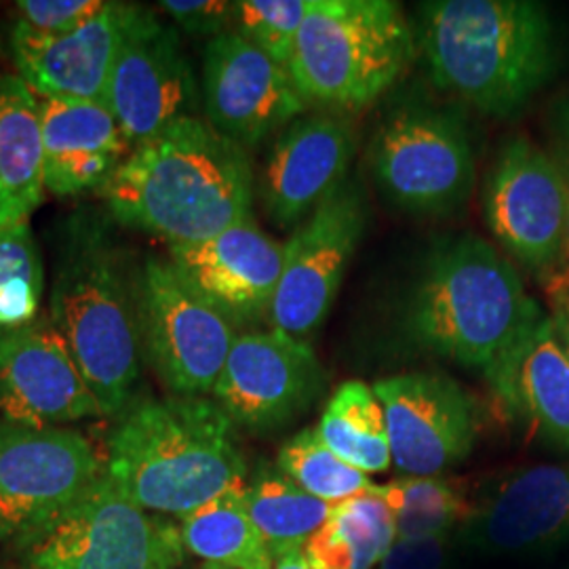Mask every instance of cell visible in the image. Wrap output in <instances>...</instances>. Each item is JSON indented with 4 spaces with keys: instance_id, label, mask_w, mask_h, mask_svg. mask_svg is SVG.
Here are the masks:
<instances>
[{
    "instance_id": "6da1fadb",
    "label": "cell",
    "mask_w": 569,
    "mask_h": 569,
    "mask_svg": "<svg viewBox=\"0 0 569 569\" xmlns=\"http://www.w3.org/2000/svg\"><path fill=\"white\" fill-rule=\"evenodd\" d=\"M253 194L247 150L201 117L173 122L136 146L102 190L119 224L169 247L201 243L253 218Z\"/></svg>"
},
{
    "instance_id": "7a4b0ae2",
    "label": "cell",
    "mask_w": 569,
    "mask_h": 569,
    "mask_svg": "<svg viewBox=\"0 0 569 569\" xmlns=\"http://www.w3.org/2000/svg\"><path fill=\"white\" fill-rule=\"evenodd\" d=\"M420 42L435 84L496 119L521 112L559 63L555 21L533 0L425 2Z\"/></svg>"
},
{
    "instance_id": "3957f363",
    "label": "cell",
    "mask_w": 569,
    "mask_h": 569,
    "mask_svg": "<svg viewBox=\"0 0 569 569\" xmlns=\"http://www.w3.org/2000/svg\"><path fill=\"white\" fill-rule=\"evenodd\" d=\"M106 470L143 510L182 519L247 483L237 427L213 399L133 401L108 437Z\"/></svg>"
},
{
    "instance_id": "277c9868",
    "label": "cell",
    "mask_w": 569,
    "mask_h": 569,
    "mask_svg": "<svg viewBox=\"0 0 569 569\" xmlns=\"http://www.w3.org/2000/svg\"><path fill=\"white\" fill-rule=\"evenodd\" d=\"M49 319L103 416H121L142 378L140 272L106 226H68L51 287Z\"/></svg>"
},
{
    "instance_id": "5b68a950",
    "label": "cell",
    "mask_w": 569,
    "mask_h": 569,
    "mask_svg": "<svg viewBox=\"0 0 569 569\" xmlns=\"http://www.w3.org/2000/svg\"><path fill=\"white\" fill-rule=\"evenodd\" d=\"M406 317L422 348L488 376L545 312L517 268L486 239L467 234L432 251Z\"/></svg>"
},
{
    "instance_id": "8992f818",
    "label": "cell",
    "mask_w": 569,
    "mask_h": 569,
    "mask_svg": "<svg viewBox=\"0 0 569 569\" xmlns=\"http://www.w3.org/2000/svg\"><path fill=\"white\" fill-rule=\"evenodd\" d=\"M413 53L392 0H310L287 66L306 103L363 108L399 81Z\"/></svg>"
},
{
    "instance_id": "52a82bcc",
    "label": "cell",
    "mask_w": 569,
    "mask_h": 569,
    "mask_svg": "<svg viewBox=\"0 0 569 569\" xmlns=\"http://www.w3.org/2000/svg\"><path fill=\"white\" fill-rule=\"evenodd\" d=\"M11 547L20 569H178L186 557L180 523L138 507L108 470Z\"/></svg>"
},
{
    "instance_id": "ba28073f",
    "label": "cell",
    "mask_w": 569,
    "mask_h": 569,
    "mask_svg": "<svg viewBox=\"0 0 569 569\" xmlns=\"http://www.w3.org/2000/svg\"><path fill=\"white\" fill-rule=\"evenodd\" d=\"M239 338L237 323L211 305L164 258L140 270L143 363L173 397H207Z\"/></svg>"
},
{
    "instance_id": "9c48e42d",
    "label": "cell",
    "mask_w": 569,
    "mask_h": 569,
    "mask_svg": "<svg viewBox=\"0 0 569 569\" xmlns=\"http://www.w3.org/2000/svg\"><path fill=\"white\" fill-rule=\"evenodd\" d=\"M371 167L390 201L411 213H448L468 199L475 157L467 124L435 106H406L380 127Z\"/></svg>"
},
{
    "instance_id": "30bf717a",
    "label": "cell",
    "mask_w": 569,
    "mask_h": 569,
    "mask_svg": "<svg viewBox=\"0 0 569 569\" xmlns=\"http://www.w3.org/2000/svg\"><path fill=\"white\" fill-rule=\"evenodd\" d=\"M106 470L79 430L0 420V542H18L70 507Z\"/></svg>"
},
{
    "instance_id": "8fae6325",
    "label": "cell",
    "mask_w": 569,
    "mask_h": 569,
    "mask_svg": "<svg viewBox=\"0 0 569 569\" xmlns=\"http://www.w3.org/2000/svg\"><path fill=\"white\" fill-rule=\"evenodd\" d=\"M366 199L346 178L284 243L283 272L268 310L272 329L308 340L323 326L366 230Z\"/></svg>"
},
{
    "instance_id": "7c38bea8",
    "label": "cell",
    "mask_w": 569,
    "mask_h": 569,
    "mask_svg": "<svg viewBox=\"0 0 569 569\" xmlns=\"http://www.w3.org/2000/svg\"><path fill=\"white\" fill-rule=\"evenodd\" d=\"M483 207L491 234L531 272L559 268L569 218L563 167L526 136L500 148L489 169Z\"/></svg>"
},
{
    "instance_id": "4fadbf2b",
    "label": "cell",
    "mask_w": 569,
    "mask_h": 569,
    "mask_svg": "<svg viewBox=\"0 0 569 569\" xmlns=\"http://www.w3.org/2000/svg\"><path fill=\"white\" fill-rule=\"evenodd\" d=\"M326 388V371L308 345L283 331L239 333L211 392L237 428L277 432L306 413Z\"/></svg>"
},
{
    "instance_id": "5bb4252c",
    "label": "cell",
    "mask_w": 569,
    "mask_h": 569,
    "mask_svg": "<svg viewBox=\"0 0 569 569\" xmlns=\"http://www.w3.org/2000/svg\"><path fill=\"white\" fill-rule=\"evenodd\" d=\"M373 392L387 416L392 467L406 477H439L475 448L479 411L449 376L399 373L376 382Z\"/></svg>"
},
{
    "instance_id": "9a60e30c",
    "label": "cell",
    "mask_w": 569,
    "mask_h": 569,
    "mask_svg": "<svg viewBox=\"0 0 569 569\" xmlns=\"http://www.w3.org/2000/svg\"><path fill=\"white\" fill-rule=\"evenodd\" d=\"M201 100L204 121L244 150L305 114L289 70L237 32L204 44Z\"/></svg>"
},
{
    "instance_id": "2e32d148",
    "label": "cell",
    "mask_w": 569,
    "mask_h": 569,
    "mask_svg": "<svg viewBox=\"0 0 569 569\" xmlns=\"http://www.w3.org/2000/svg\"><path fill=\"white\" fill-rule=\"evenodd\" d=\"M201 89L176 28L152 9L122 44L103 102L136 146L169 124L197 117Z\"/></svg>"
},
{
    "instance_id": "e0dca14e",
    "label": "cell",
    "mask_w": 569,
    "mask_h": 569,
    "mask_svg": "<svg viewBox=\"0 0 569 569\" xmlns=\"http://www.w3.org/2000/svg\"><path fill=\"white\" fill-rule=\"evenodd\" d=\"M456 533L468 550L486 557H531L568 545L569 465L498 475Z\"/></svg>"
},
{
    "instance_id": "ac0fdd59",
    "label": "cell",
    "mask_w": 569,
    "mask_h": 569,
    "mask_svg": "<svg viewBox=\"0 0 569 569\" xmlns=\"http://www.w3.org/2000/svg\"><path fill=\"white\" fill-rule=\"evenodd\" d=\"M148 13L138 2H103V9L77 30L42 34L18 21L11 53L18 77L37 98L103 100L122 44Z\"/></svg>"
},
{
    "instance_id": "d6986e66",
    "label": "cell",
    "mask_w": 569,
    "mask_h": 569,
    "mask_svg": "<svg viewBox=\"0 0 569 569\" xmlns=\"http://www.w3.org/2000/svg\"><path fill=\"white\" fill-rule=\"evenodd\" d=\"M103 416L49 317L0 338V420L66 427Z\"/></svg>"
},
{
    "instance_id": "ffe728a7",
    "label": "cell",
    "mask_w": 569,
    "mask_h": 569,
    "mask_svg": "<svg viewBox=\"0 0 569 569\" xmlns=\"http://www.w3.org/2000/svg\"><path fill=\"white\" fill-rule=\"evenodd\" d=\"M355 157L348 122L333 114H302L277 136L260 178L266 216L296 230L331 190L345 182Z\"/></svg>"
},
{
    "instance_id": "44dd1931",
    "label": "cell",
    "mask_w": 569,
    "mask_h": 569,
    "mask_svg": "<svg viewBox=\"0 0 569 569\" xmlns=\"http://www.w3.org/2000/svg\"><path fill=\"white\" fill-rule=\"evenodd\" d=\"M284 244L253 218L201 243L169 247V262L228 319L251 323L268 315L283 272Z\"/></svg>"
},
{
    "instance_id": "7402d4cb",
    "label": "cell",
    "mask_w": 569,
    "mask_h": 569,
    "mask_svg": "<svg viewBox=\"0 0 569 569\" xmlns=\"http://www.w3.org/2000/svg\"><path fill=\"white\" fill-rule=\"evenodd\" d=\"M44 188L70 199L100 190L133 152V143L103 100L39 98Z\"/></svg>"
},
{
    "instance_id": "603a6c76",
    "label": "cell",
    "mask_w": 569,
    "mask_h": 569,
    "mask_svg": "<svg viewBox=\"0 0 569 569\" xmlns=\"http://www.w3.org/2000/svg\"><path fill=\"white\" fill-rule=\"evenodd\" d=\"M489 385L521 409L555 446L569 451V355L550 315L488 373Z\"/></svg>"
},
{
    "instance_id": "cb8c5ba5",
    "label": "cell",
    "mask_w": 569,
    "mask_h": 569,
    "mask_svg": "<svg viewBox=\"0 0 569 569\" xmlns=\"http://www.w3.org/2000/svg\"><path fill=\"white\" fill-rule=\"evenodd\" d=\"M44 192L39 98L21 77L0 72V232L28 224Z\"/></svg>"
},
{
    "instance_id": "d4e9b609",
    "label": "cell",
    "mask_w": 569,
    "mask_h": 569,
    "mask_svg": "<svg viewBox=\"0 0 569 569\" xmlns=\"http://www.w3.org/2000/svg\"><path fill=\"white\" fill-rule=\"evenodd\" d=\"M244 486L228 489L180 519L183 549L204 569H274V559L247 509Z\"/></svg>"
},
{
    "instance_id": "484cf974",
    "label": "cell",
    "mask_w": 569,
    "mask_h": 569,
    "mask_svg": "<svg viewBox=\"0 0 569 569\" xmlns=\"http://www.w3.org/2000/svg\"><path fill=\"white\" fill-rule=\"evenodd\" d=\"M397 540L385 500L367 489L333 505L331 515L308 542L305 555L312 569H371L380 566Z\"/></svg>"
},
{
    "instance_id": "4316f807",
    "label": "cell",
    "mask_w": 569,
    "mask_h": 569,
    "mask_svg": "<svg viewBox=\"0 0 569 569\" xmlns=\"http://www.w3.org/2000/svg\"><path fill=\"white\" fill-rule=\"evenodd\" d=\"M244 500L274 561L302 552L333 509L270 467L258 468L247 481Z\"/></svg>"
},
{
    "instance_id": "83f0119b",
    "label": "cell",
    "mask_w": 569,
    "mask_h": 569,
    "mask_svg": "<svg viewBox=\"0 0 569 569\" xmlns=\"http://www.w3.org/2000/svg\"><path fill=\"white\" fill-rule=\"evenodd\" d=\"M315 432L338 458L366 475L392 467L385 409L373 388L361 380L333 392Z\"/></svg>"
},
{
    "instance_id": "f1b7e54d",
    "label": "cell",
    "mask_w": 569,
    "mask_h": 569,
    "mask_svg": "<svg viewBox=\"0 0 569 569\" xmlns=\"http://www.w3.org/2000/svg\"><path fill=\"white\" fill-rule=\"evenodd\" d=\"M369 489L385 500L397 538L456 531L472 512L467 493L441 477H401L387 486L371 483Z\"/></svg>"
},
{
    "instance_id": "f546056e",
    "label": "cell",
    "mask_w": 569,
    "mask_h": 569,
    "mask_svg": "<svg viewBox=\"0 0 569 569\" xmlns=\"http://www.w3.org/2000/svg\"><path fill=\"white\" fill-rule=\"evenodd\" d=\"M44 268L28 224L0 232V338L32 326L41 315Z\"/></svg>"
},
{
    "instance_id": "4dcf8cb0",
    "label": "cell",
    "mask_w": 569,
    "mask_h": 569,
    "mask_svg": "<svg viewBox=\"0 0 569 569\" xmlns=\"http://www.w3.org/2000/svg\"><path fill=\"white\" fill-rule=\"evenodd\" d=\"M277 468L287 479L327 505L345 502L371 486L366 472L350 467L319 439L315 428L300 430L277 456Z\"/></svg>"
},
{
    "instance_id": "1f68e13d",
    "label": "cell",
    "mask_w": 569,
    "mask_h": 569,
    "mask_svg": "<svg viewBox=\"0 0 569 569\" xmlns=\"http://www.w3.org/2000/svg\"><path fill=\"white\" fill-rule=\"evenodd\" d=\"M308 2L310 0H239L234 2L232 32L287 68Z\"/></svg>"
},
{
    "instance_id": "d6a6232c",
    "label": "cell",
    "mask_w": 569,
    "mask_h": 569,
    "mask_svg": "<svg viewBox=\"0 0 569 569\" xmlns=\"http://www.w3.org/2000/svg\"><path fill=\"white\" fill-rule=\"evenodd\" d=\"M106 0H20L21 23L42 34L72 32L103 9Z\"/></svg>"
},
{
    "instance_id": "836d02e7",
    "label": "cell",
    "mask_w": 569,
    "mask_h": 569,
    "mask_svg": "<svg viewBox=\"0 0 569 569\" xmlns=\"http://www.w3.org/2000/svg\"><path fill=\"white\" fill-rule=\"evenodd\" d=\"M161 9L183 32L216 39L232 32L234 2L226 0H163Z\"/></svg>"
},
{
    "instance_id": "e575fe53",
    "label": "cell",
    "mask_w": 569,
    "mask_h": 569,
    "mask_svg": "<svg viewBox=\"0 0 569 569\" xmlns=\"http://www.w3.org/2000/svg\"><path fill=\"white\" fill-rule=\"evenodd\" d=\"M456 531L425 536V538H397L380 569H446Z\"/></svg>"
},
{
    "instance_id": "d590c367",
    "label": "cell",
    "mask_w": 569,
    "mask_h": 569,
    "mask_svg": "<svg viewBox=\"0 0 569 569\" xmlns=\"http://www.w3.org/2000/svg\"><path fill=\"white\" fill-rule=\"evenodd\" d=\"M549 302L552 326L557 329L569 355V283L559 281V279H550Z\"/></svg>"
},
{
    "instance_id": "8d00e7d4",
    "label": "cell",
    "mask_w": 569,
    "mask_h": 569,
    "mask_svg": "<svg viewBox=\"0 0 569 569\" xmlns=\"http://www.w3.org/2000/svg\"><path fill=\"white\" fill-rule=\"evenodd\" d=\"M274 569H312L308 566V561L305 559V555L302 552H298V555H289V557H283V559H279V561H274Z\"/></svg>"
},
{
    "instance_id": "74e56055",
    "label": "cell",
    "mask_w": 569,
    "mask_h": 569,
    "mask_svg": "<svg viewBox=\"0 0 569 569\" xmlns=\"http://www.w3.org/2000/svg\"><path fill=\"white\" fill-rule=\"evenodd\" d=\"M559 266L563 268V272L559 277H552V279H559V281H566L569 283V218H568V230H566V243H563V253H561V262Z\"/></svg>"
},
{
    "instance_id": "f35d334b",
    "label": "cell",
    "mask_w": 569,
    "mask_h": 569,
    "mask_svg": "<svg viewBox=\"0 0 569 569\" xmlns=\"http://www.w3.org/2000/svg\"><path fill=\"white\" fill-rule=\"evenodd\" d=\"M559 127H561V131H563V136H566L569 143V96L559 108Z\"/></svg>"
}]
</instances>
